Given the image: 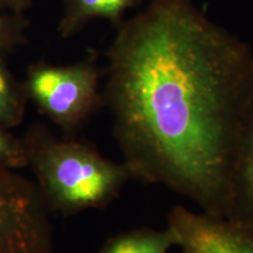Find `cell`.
<instances>
[{"instance_id":"6da1fadb","label":"cell","mask_w":253,"mask_h":253,"mask_svg":"<svg viewBox=\"0 0 253 253\" xmlns=\"http://www.w3.org/2000/svg\"><path fill=\"white\" fill-rule=\"evenodd\" d=\"M116 31L103 103L132 178L226 218L233 154L253 103V55L191 0H151Z\"/></svg>"},{"instance_id":"7a4b0ae2","label":"cell","mask_w":253,"mask_h":253,"mask_svg":"<svg viewBox=\"0 0 253 253\" xmlns=\"http://www.w3.org/2000/svg\"><path fill=\"white\" fill-rule=\"evenodd\" d=\"M27 167L49 211L72 216L107 207L132 178L125 163L103 157L93 145L72 137L58 138L34 125L23 137Z\"/></svg>"},{"instance_id":"3957f363","label":"cell","mask_w":253,"mask_h":253,"mask_svg":"<svg viewBox=\"0 0 253 253\" xmlns=\"http://www.w3.org/2000/svg\"><path fill=\"white\" fill-rule=\"evenodd\" d=\"M101 75L97 53L90 50L71 65L32 63L23 84L27 99L65 134L71 135L103 103L99 91Z\"/></svg>"},{"instance_id":"277c9868","label":"cell","mask_w":253,"mask_h":253,"mask_svg":"<svg viewBox=\"0 0 253 253\" xmlns=\"http://www.w3.org/2000/svg\"><path fill=\"white\" fill-rule=\"evenodd\" d=\"M49 212L37 183L0 167V253H50Z\"/></svg>"},{"instance_id":"5b68a950","label":"cell","mask_w":253,"mask_h":253,"mask_svg":"<svg viewBox=\"0 0 253 253\" xmlns=\"http://www.w3.org/2000/svg\"><path fill=\"white\" fill-rule=\"evenodd\" d=\"M226 218L253 226V103L243 123L233 154Z\"/></svg>"},{"instance_id":"8992f818","label":"cell","mask_w":253,"mask_h":253,"mask_svg":"<svg viewBox=\"0 0 253 253\" xmlns=\"http://www.w3.org/2000/svg\"><path fill=\"white\" fill-rule=\"evenodd\" d=\"M142 0H63V12L58 32L69 38L95 19H106L115 27L123 23L128 9L136 7Z\"/></svg>"},{"instance_id":"52a82bcc","label":"cell","mask_w":253,"mask_h":253,"mask_svg":"<svg viewBox=\"0 0 253 253\" xmlns=\"http://www.w3.org/2000/svg\"><path fill=\"white\" fill-rule=\"evenodd\" d=\"M172 246H177V238L170 226L164 230L137 229L114 237L101 253H168Z\"/></svg>"},{"instance_id":"ba28073f","label":"cell","mask_w":253,"mask_h":253,"mask_svg":"<svg viewBox=\"0 0 253 253\" xmlns=\"http://www.w3.org/2000/svg\"><path fill=\"white\" fill-rule=\"evenodd\" d=\"M7 53L0 50V126L14 128L23 122L27 95L23 82H18L8 68Z\"/></svg>"},{"instance_id":"9c48e42d","label":"cell","mask_w":253,"mask_h":253,"mask_svg":"<svg viewBox=\"0 0 253 253\" xmlns=\"http://www.w3.org/2000/svg\"><path fill=\"white\" fill-rule=\"evenodd\" d=\"M30 20L24 13L0 11V50L8 53L27 42Z\"/></svg>"},{"instance_id":"30bf717a","label":"cell","mask_w":253,"mask_h":253,"mask_svg":"<svg viewBox=\"0 0 253 253\" xmlns=\"http://www.w3.org/2000/svg\"><path fill=\"white\" fill-rule=\"evenodd\" d=\"M0 126V167L19 170L27 167L26 150L23 138H18Z\"/></svg>"},{"instance_id":"8fae6325","label":"cell","mask_w":253,"mask_h":253,"mask_svg":"<svg viewBox=\"0 0 253 253\" xmlns=\"http://www.w3.org/2000/svg\"><path fill=\"white\" fill-rule=\"evenodd\" d=\"M33 2V0H0V11L11 13H24Z\"/></svg>"}]
</instances>
